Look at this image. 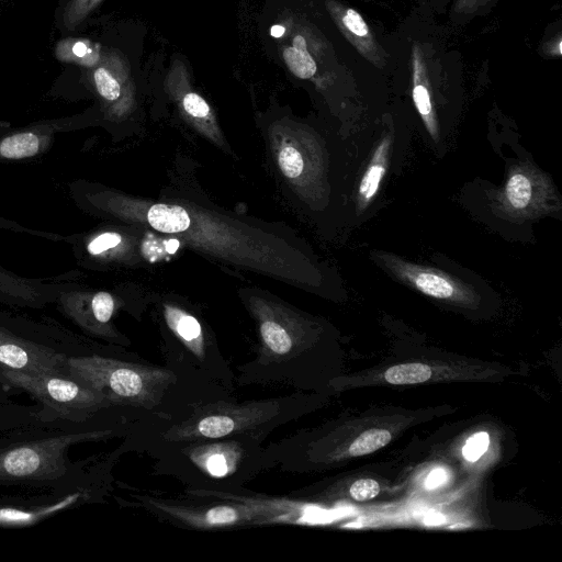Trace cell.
<instances>
[{
  "label": "cell",
  "mask_w": 562,
  "mask_h": 562,
  "mask_svg": "<svg viewBox=\"0 0 562 562\" xmlns=\"http://www.w3.org/2000/svg\"><path fill=\"white\" fill-rule=\"evenodd\" d=\"M55 58L65 64L93 68L101 59L97 45L88 40L65 35L54 47Z\"/></svg>",
  "instance_id": "12"
},
{
  "label": "cell",
  "mask_w": 562,
  "mask_h": 562,
  "mask_svg": "<svg viewBox=\"0 0 562 562\" xmlns=\"http://www.w3.org/2000/svg\"><path fill=\"white\" fill-rule=\"evenodd\" d=\"M11 401L5 386L0 383V404Z\"/></svg>",
  "instance_id": "28"
},
{
  "label": "cell",
  "mask_w": 562,
  "mask_h": 562,
  "mask_svg": "<svg viewBox=\"0 0 562 562\" xmlns=\"http://www.w3.org/2000/svg\"><path fill=\"white\" fill-rule=\"evenodd\" d=\"M391 432L386 429H370L362 432L349 447L352 457L364 456L383 448L391 441Z\"/></svg>",
  "instance_id": "18"
},
{
  "label": "cell",
  "mask_w": 562,
  "mask_h": 562,
  "mask_svg": "<svg viewBox=\"0 0 562 562\" xmlns=\"http://www.w3.org/2000/svg\"><path fill=\"white\" fill-rule=\"evenodd\" d=\"M147 220L151 227L168 234L183 232L190 226L189 214L179 205L154 204Z\"/></svg>",
  "instance_id": "13"
},
{
  "label": "cell",
  "mask_w": 562,
  "mask_h": 562,
  "mask_svg": "<svg viewBox=\"0 0 562 562\" xmlns=\"http://www.w3.org/2000/svg\"><path fill=\"white\" fill-rule=\"evenodd\" d=\"M279 166L285 177L294 179L302 173L304 161L296 148L286 146L280 151Z\"/></svg>",
  "instance_id": "19"
},
{
  "label": "cell",
  "mask_w": 562,
  "mask_h": 562,
  "mask_svg": "<svg viewBox=\"0 0 562 562\" xmlns=\"http://www.w3.org/2000/svg\"><path fill=\"white\" fill-rule=\"evenodd\" d=\"M432 375L431 368L419 362L396 364L389 368L384 379L390 384L406 385L417 384L429 380Z\"/></svg>",
  "instance_id": "16"
},
{
  "label": "cell",
  "mask_w": 562,
  "mask_h": 562,
  "mask_svg": "<svg viewBox=\"0 0 562 562\" xmlns=\"http://www.w3.org/2000/svg\"><path fill=\"white\" fill-rule=\"evenodd\" d=\"M392 138L384 135L375 146L369 164L357 188V211L362 213L379 192L381 182L386 173Z\"/></svg>",
  "instance_id": "11"
},
{
  "label": "cell",
  "mask_w": 562,
  "mask_h": 562,
  "mask_svg": "<svg viewBox=\"0 0 562 562\" xmlns=\"http://www.w3.org/2000/svg\"><path fill=\"white\" fill-rule=\"evenodd\" d=\"M183 106L189 114L195 117H204L210 112V108L204 99L193 92L184 95Z\"/></svg>",
  "instance_id": "23"
},
{
  "label": "cell",
  "mask_w": 562,
  "mask_h": 562,
  "mask_svg": "<svg viewBox=\"0 0 562 562\" xmlns=\"http://www.w3.org/2000/svg\"><path fill=\"white\" fill-rule=\"evenodd\" d=\"M375 258L395 279L427 296L464 307H474L479 302V295L470 284L440 269L387 252L379 251Z\"/></svg>",
  "instance_id": "6"
},
{
  "label": "cell",
  "mask_w": 562,
  "mask_h": 562,
  "mask_svg": "<svg viewBox=\"0 0 562 562\" xmlns=\"http://www.w3.org/2000/svg\"><path fill=\"white\" fill-rule=\"evenodd\" d=\"M139 417L113 408L86 423L38 419L0 436V485L56 488L81 477L91 465L71 463L74 445L125 437Z\"/></svg>",
  "instance_id": "1"
},
{
  "label": "cell",
  "mask_w": 562,
  "mask_h": 562,
  "mask_svg": "<svg viewBox=\"0 0 562 562\" xmlns=\"http://www.w3.org/2000/svg\"><path fill=\"white\" fill-rule=\"evenodd\" d=\"M178 247H179V243L177 240H169L167 243V250L169 252H175Z\"/></svg>",
  "instance_id": "30"
},
{
  "label": "cell",
  "mask_w": 562,
  "mask_h": 562,
  "mask_svg": "<svg viewBox=\"0 0 562 562\" xmlns=\"http://www.w3.org/2000/svg\"><path fill=\"white\" fill-rule=\"evenodd\" d=\"M0 228L5 231H12L14 233H22V234H30L32 236H37L41 238H46L48 240L53 241H67V236H61L56 233H49V232H43V231H36L29 227L23 226L22 224L8 220L0 215Z\"/></svg>",
  "instance_id": "22"
},
{
  "label": "cell",
  "mask_w": 562,
  "mask_h": 562,
  "mask_svg": "<svg viewBox=\"0 0 562 562\" xmlns=\"http://www.w3.org/2000/svg\"><path fill=\"white\" fill-rule=\"evenodd\" d=\"M74 285L22 278L0 266V302L8 305L43 308L56 303L59 295Z\"/></svg>",
  "instance_id": "10"
},
{
  "label": "cell",
  "mask_w": 562,
  "mask_h": 562,
  "mask_svg": "<svg viewBox=\"0 0 562 562\" xmlns=\"http://www.w3.org/2000/svg\"><path fill=\"white\" fill-rule=\"evenodd\" d=\"M0 383L32 396L48 420L86 423L113 408H121L113 406L97 390L65 373L0 369Z\"/></svg>",
  "instance_id": "3"
},
{
  "label": "cell",
  "mask_w": 562,
  "mask_h": 562,
  "mask_svg": "<svg viewBox=\"0 0 562 562\" xmlns=\"http://www.w3.org/2000/svg\"><path fill=\"white\" fill-rule=\"evenodd\" d=\"M558 199L547 176L530 164L510 168L504 187L494 198L501 215L508 218H531L553 212Z\"/></svg>",
  "instance_id": "5"
},
{
  "label": "cell",
  "mask_w": 562,
  "mask_h": 562,
  "mask_svg": "<svg viewBox=\"0 0 562 562\" xmlns=\"http://www.w3.org/2000/svg\"><path fill=\"white\" fill-rule=\"evenodd\" d=\"M38 419L47 420L43 417L42 407L38 404L29 406L12 401L1 403L0 436Z\"/></svg>",
  "instance_id": "14"
},
{
  "label": "cell",
  "mask_w": 562,
  "mask_h": 562,
  "mask_svg": "<svg viewBox=\"0 0 562 562\" xmlns=\"http://www.w3.org/2000/svg\"><path fill=\"white\" fill-rule=\"evenodd\" d=\"M283 59L289 69L301 79H308L316 72V64L306 48L302 35L293 38L292 46L284 48Z\"/></svg>",
  "instance_id": "15"
},
{
  "label": "cell",
  "mask_w": 562,
  "mask_h": 562,
  "mask_svg": "<svg viewBox=\"0 0 562 562\" xmlns=\"http://www.w3.org/2000/svg\"><path fill=\"white\" fill-rule=\"evenodd\" d=\"M488 442L490 437L485 431L471 436L462 449L463 457L468 461H476L487 450Z\"/></svg>",
  "instance_id": "20"
},
{
  "label": "cell",
  "mask_w": 562,
  "mask_h": 562,
  "mask_svg": "<svg viewBox=\"0 0 562 562\" xmlns=\"http://www.w3.org/2000/svg\"><path fill=\"white\" fill-rule=\"evenodd\" d=\"M56 303L59 310L86 334L109 342L117 341L109 325L115 308L114 299L110 293L100 291L88 295L77 291L74 285L65 290Z\"/></svg>",
  "instance_id": "8"
},
{
  "label": "cell",
  "mask_w": 562,
  "mask_h": 562,
  "mask_svg": "<svg viewBox=\"0 0 562 562\" xmlns=\"http://www.w3.org/2000/svg\"><path fill=\"white\" fill-rule=\"evenodd\" d=\"M263 438L231 435L164 443L145 452L155 459L154 473L179 480L188 491L239 493L268 470Z\"/></svg>",
  "instance_id": "2"
},
{
  "label": "cell",
  "mask_w": 562,
  "mask_h": 562,
  "mask_svg": "<svg viewBox=\"0 0 562 562\" xmlns=\"http://www.w3.org/2000/svg\"><path fill=\"white\" fill-rule=\"evenodd\" d=\"M5 1H9V0H0V3L5 2Z\"/></svg>",
  "instance_id": "31"
},
{
  "label": "cell",
  "mask_w": 562,
  "mask_h": 562,
  "mask_svg": "<svg viewBox=\"0 0 562 562\" xmlns=\"http://www.w3.org/2000/svg\"><path fill=\"white\" fill-rule=\"evenodd\" d=\"M10 130H12V124L8 121L0 120V135L9 132Z\"/></svg>",
  "instance_id": "29"
},
{
  "label": "cell",
  "mask_w": 562,
  "mask_h": 562,
  "mask_svg": "<svg viewBox=\"0 0 562 562\" xmlns=\"http://www.w3.org/2000/svg\"><path fill=\"white\" fill-rule=\"evenodd\" d=\"M86 114L46 119L0 135V162L33 158L44 154L59 133L74 131L86 122Z\"/></svg>",
  "instance_id": "7"
},
{
  "label": "cell",
  "mask_w": 562,
  "mask_h": 562,
  "mask_svg": "<svg viewBox=\"0 0 562 562\" xmlns=\"http://www.w3.org/2000/svg\"><path fill=\"white\" fill-rule=\"evenodd\" d=\"M443 521H445L443 516H441L440 514H437V513H432V514L426 516V518H425V522L427 525H438Z\"/></svg>",
  "instance_id": "26"
},
{
  "label": "cell",
  "mask_w": 562,
  "mask_h": 562,
  "mask_svg": "<svg viewBox=\"0 0 562 562\" xmlns=\"http://www.w3.org/2000/svg\"><path fill=\"white\" fill-rule=\"evenodd\" d=\"M380 493V485L372 479H361L353 482L349 488L350 496L357 502L374 498Z\"/></svg>",
  "instance_id": "21"
},
{
  "label": "cell",
  "mask_w": 562,
  "mask_h": 562,
  "mask_svg": "<svg viewBox=\"0 0 562 562\" xmlns=\"http://www.w3.org/2000/svg\"><path fill=\"white\" fill-rule=\"evenodd\" d=\"M136 506L146 509L160 521L190 530H232L271 525L258 506L214 499H168L147 494H132Z\"/></svg>",
  "instance_id": "4"
},
{
  "label": "cell",
  "mask_w": 562,
  "mask_h": 562,
  "mask_svg": "<svg viewBox=\"0 0 562 562\" xmlns=\"http://www.w3.org/2000/svg\"><path fill=\"white\" fill-rule=\"evenodd\" d=\"M346 27L358 36L368 34V26L362 16L355 10L348 9L342 19Z\"/></svg>",
  "instance_id": "24"
},
{
  "label": "cell",
  "mask_w": 562,
  "mask_h": 562,
  "mask_svg": "<svg viewBox=\"0 0 562 562\" xmlns=\"http://www.w3.org/2000/svg\"><path fill=\"white\" fill-rule=\"evenodd\" d=\"M66 358V356L43 348L0 325V369L65 373Z\"/></svg>",
  "instance_id": "9"
},
{
  "label": "cell",
  "mask_w": 562,
  "mask_h": 562,
  "mask_svg": "<svg viewBox=\"0 0 562 562\" xmlns=\"http://www.w3.org/2000/svg\"><path fill=\"white\" fill-rule=\"evenodd\" d=\"M285 32V29L282 25H272L270 30V34L273 37H281Z\"/></svg>",
  "instance_id": "27"
},
{
  "label": "cell",
  "mask_w": 562,
  "mask_h": 562,
  "mask_svg": "<svg viewBox=\"0 0 562 562\" xmlns=\"http://www.w3.org/2000/svg\"><path fill=\"white\" fill-rule=\"evenodd\" d=\"M447 480V473L442 469L434 470L426 479V487L429 490L436 488L443 484Z\"/></svg>",
  "instance_id": "25"
},
{
  "label": "cell",
  "mask_w": 562,
  "mask_h": 562,
  "mask_svg": "<svg viewBox=\"0 0 562 562\" xmlns=\"http://www.w3.org/2000/svg\"><path fill=\"white\" fill-rule=\"evenodd\" d=\"M90 70L92 85L100 98L108 102L116 101L121 97V83L112 68L100 59Z\"/></svg>",
  "instance_id": "17"
}]
</instances>
